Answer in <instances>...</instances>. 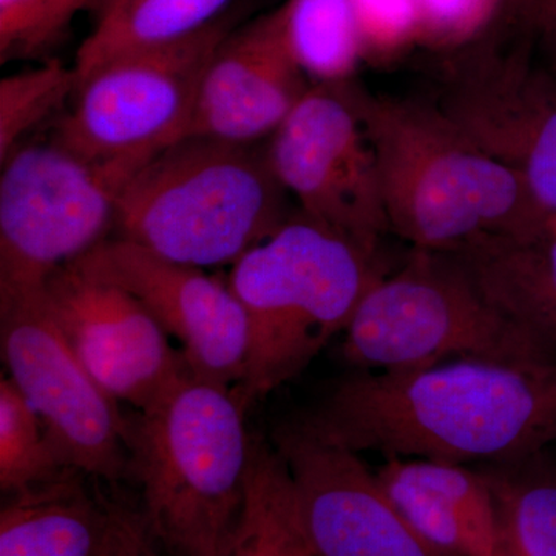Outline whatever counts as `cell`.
<instances>
[{
  "mask_svg": "<svg viewBox=\"0 0 556 556\" xmlns=\"http://www.w3.org/2000/svg\"><path fill=\"white\" fill-rule=\"evenodd\" d=\"M79 470L7 495L0 510V556H97L104 503Z\"/></svg>",
  "mask_w": 556,
  "mask_h": 556,
  "instance_id": "e0dca14e",
  "label": "cell"
},
{
  "mask_svg": "<svg viewBox=\"0 0 556 556\" xmlns=\"http://www.w3.org/2000/svg\"><path fill=\"white\" fill-rule=\"evenodd\" d=\"M287 197L268 149L185 137L127 182L113 237L197 268L233 265L291 217Z\"/></svg>",
  "mask_w": 556,
  "mask_h": 556,
  "instance_id": "5b68a950",
  "label": "cell"
},
{
  "mask_svg": "<svg viewBox=\"0 0 556 556\" xmlns=\"http://www.w3.org/2000/svg\"><path fill=\"white\" fill-rule=\"evenodd\" d=\"M274 444L317 556H445L405 521L358 453L321 441L294 420L278 428Z\"/></svg>",
  "mask_w": 556,
  "mask_h": 556,
  "instance_id": "5bb4252c",
  "label": "cell"
},
{
  "mask_svg": "<svg viewBox=\"0 0 556 556\" xmlns=\"http://www.w3.org/2000/svg\"><path fill=\"white\" fill-rule=\"evenodd\" d=\"M62 466L35 409L10 378L0 380V489L7 495L61 477ZM75 470V468H73Z\"/></svg>",
  "mask_w": 556,
  "mask_h": 556,
  "instance_id": "603a6c76",
  "label": "cell"
},
{
  "mask_svg": "<svg viewBox=\"0 0 556 556\" xmlns=\"http://www.w3.org/2000/svg\"><path fill=\"white\" fill-rule=\"evenodd\" d=\"M104 522L97 556H169L150 532L139 506L102 493Z\"/></svg>",
  "mask_w": 556,
  "mask_h": 556,
  "instance_id": "83f0119b",
  "label": "cell"
},
{
  "mask_svg": "<svg viewBox=\"0 0 556 556\" xmlns=\"http://www.w3.org/2000/svg\"><path fill=\"white\" fill-rule=\"evenodd\" d=\"M517 7L530 30L541 35L556 24V0H517Z\"/></svg>",
  "mask_w": 556,
  "mask_h": 556,
  "instance_id": "f1b7e54d",
  "label": "cell"
},
{
  "mask_svg": "<svg viewBox=\"0 0 556 556\" xmlns=\"http://www.w3.org/2000/svg\"><path fill=\"white\" fill-rule=\"evenodd\" d=\"M294 422L358 455L517 463L556 444V357L354 371Z\"/></svg>",
  "mask_w": 556,
  "mask_h": 556,
  "instance_id": "6da1fadb",
  "label": "cell"
},
{
  "mask_svg": "<svg viewBox=\"0 0 556 556\" xmlns=\"http://www.w3.org/2000/svg\"><path fill=\"white\" fill-rule=\"evenodd\" d=\"M75 68L50 61L0 80V163L76 91Z\"/></svg>",
  "mask_w": 556,
  "mask_h": 556,
  "instance_id": "cb8c5ba5",
  "label": "cell"
},
{
  "mask_svg": "<svg viewBox=\"0 0 556 556\" xmlns=\"http://www.w3.org/2000/svg\"><path fill=\"white\" fill-rule=\"evenodd\" d=\"M434 105L556 219V75L547 65L526 50L475 54L450 68Z\"/></svg>",
  "mask_w": 556,
  "mask_h": 556,
  "instance_id": "8fae6325",
  "label": "cell"
},
{
  "mask_svg": "<svg viewBox=\"0 0 556 556\" xmlns=\"http://www.w3.org/2000/svg\"><path fill=\"white\" fill-rule=\"evenodd\" d=\"M233 28L222 16L177 42L104 62L79 80L54 139L91 160L144 166L188 137L201 79Z\"/></svg>",
  "mask_w": 556,
  "mask_h": 556,
  "instance_id": "ba28073f",
  "label": "cell"
},
{
  "mask_svg": "<svg viewBox=\"0 0 556 556\" xmlns=\"http://www.w3.org/2000/svg\"><path fill=\"white\" fill-rule=\"evenodd\" d=\"M43 292L76 356L118 404L142 412L192 376L169 336L124 289L70 263Z\"/></svg>",
  "mask_w": 556,
  "mask_h": 556,
  "instance_id": "4fadbf2b",
  "label": "cell"
},
{
  "mask_svg": "<svg viewBox=\"0 0 556 556\" xmlns=\"http://www.w3.org/2000/svg\"><path fill=\"white\" fill-rule=\"evenodd\" d=\"M364 56L388 54L419 39L416 0H353Z\"/></svg>",
  "mask_w": 556,
  "mask_h": 556,
  "instance_id": "4316f807",
  "label": "cell"
},
{
  "mask_svg": "<svg viewBox=\"0 0 556 556\" xmlns=\"http://www.w3.org/2000/svg\"><path fill=\"white\" fill-rule=\"evenodd\" d=\"M266 149L299 212L379 252L391 230L361 87L351 80L314 84Z\"/></svg>",
  "mask_w": 556,
  "mask_h": 556,
  "instance_id": "30bf717a",
  "label": "cell"
},
{
  "mask_svg": "<svg viewBox=\"0 0 556 556\" xmlns=\"http://www.w3.org/2000/svg\"><path fill=\"white\" fill-rule=\"evenodd\" d=\"M342 357L356 371H404L459 357H556V350L497 308L455 252L412 249L365 292Z\"/></svg>",
  "mask_w": 556,
  "mask_h": 556,
  "instance_id": "8992f818",
  "label": "cell"
},
{
  "mask_svg": "<svg viewBox=\"0 0 556 556\" xmlns=\"http://www.w3.org/2000/svg\"><path fill=\"white\" fill-rule=\"evenodd\" d=\"M232 0H123L98 17L76 54V80L113 58L166 46L225 16ZM78 86V84H76Z\"/></svg>",
  "mask_w": 556,
  "mask_h": 556,
  "instance_id": "d6986e66",
  "label": "cell"
},
{
  "mask_svg": "<svg viewBox=\"0 0 556 556\" xmlns=\"http://www.w3.org/2000/svg\"><path fill=\"white\" fill-rule=\"evenodd\" d=\"M98 2H100V0H98ZM97 5H98V3H97Z\"/></svg>",
  "mask_w": 556,
  "mask_h": 556,
  "instance_id": "836d02e7",
  "label": "cell"
},
{
  "mask_svg": "<svg viewBox=\"0 0 556 556\" xmlns=\"http://www.w3.org/2000/svg\"><path fill=\"white\" fill-rule=\"evenodd\" d=\"M362 110L388 225L413 249L459 252L546 225L521 177L479 149L437 105L362 90Z\"/></svg>",
  "mask_w": 556,
  "mask_h": 556,
  "instance_id": "7a4b0ae2",
  "label": "cell"
},
{
  "mask_svg": "<svg viewBox=\"0 0 556 556\" xmlns=\"http://www.w3.org/2000/svg\"><path fill=\"white\" fill-rule=\"evenodd\" d=\"M497 556H511V555H510V554H508V552L506 551V547H504V551H503V552H501V554H500V555H497Z\"/></svg>",
  "mask_w": 556,
  "mask_h": 556,
  "instance_id": "1f68e13d",
  "label": "cell"
},
{
  "mask_svg": "<svg viewBox=\"0 0 556 556\" xmlns=\"http://www.w3.org/2000/svg\"><path fill=\"white\" fill-rule=\"evenodd\" d=\"M0 345L62 466L110 485L130 477L129 419L70 346L43 288L0 295Z\"/></svg>",
  "mask_w": 556,
  "mask_h": 556,
  "instance_id": "9c48e42d",
  "label": "cell"
},
{
  "mask_svg": "<svg viewBox=\"0 0 556 556\" xmlns=\"http://www.w3.org/2000/svg\"><path fill=\"white\" fill-rule=\"evenodd\" d=\"M244 415L230 388L188 376L130 417L139 508L169 556H228L254 445Z\"/></svg>",
  "mask_w": 556,
  "mask_h": 556,
  "instance_id": "3957f363",
  "label": "cell"
},
{
  "mask_svg": "<svg viewBox=\"0 0 556 556\" xmlns=\"http://www.w3.org/2000/svg\"><path fill=\"white\" fill-rule=\"evenodd\" d=\"M0 164V295L42 289L109 239L121 193L142 167L91 160L54 138Z\"/></svg>",
  "mask_w": 556,
  "mask_h": 556,
  "instance_id": "52a82bcc",
  "label": "cell"
},
{
  "mask_svg": "<svg viewBox=\"0 0 556 556\" xmlns=\"http://www.w3.org/2000/svg\"><path fill=\"white\" fill-rule=\"evenodd\" d=\"M314 86L289 49L280 11L236 27L208 62L188 137L270 138Z\"/></svg>",
  "mask_w": 556,
  "mask_h": 556,
  "instance_id": "9a60e30c",
  "label": "cell"
},
{
  "mask_svg": "<svg viewBox=\"0 0 556 556\" xmlns=\"http://www.w3.org/2000/svg\"><path fill=\"white\" fill-rule=\"evenodd\" d=\"M543 455L481 468L511 556H556V467Z\"/></svg>",
  "mask_w": 556,
  "mask_h": 556,
  "instance_id": "44dd1931",
  "label": "cell"
},
{
  "mask_svg": "<svg viewBox=\"0 0 556 556\" xmlns=\"http://www.w3.org/2000/svg\"><path fill=\"white\" fill-rule=\"evenodd\" d=\"M504 0H417L419 39L430 46L457 47L484 30Z\"/></svg>",
  "mask_w": 556,
  "mask_h": 556,
  "instance_id": "484cf974",
  "label": "cell"
},
{
  "mask_svg": "<svg viewBox=\"0 0 556 556\" xmlns=\"http://www.w3.org/2000/svg\"><path fill=\"white\" fill-rule=\"evenodd\" d=\"M89 0H0V61L51 46Z\"/></svg>",
  "mask_w": 556,
  "mask_h": 556,
  "instance_id": "d4e9b609",
  "label": "cell"
},
{
  "mask_svg": "<svg viewBox=\"0 0 556 556\" xmlns=\"http://www.w3.org/2000/svg\"><path fill=\"white\" fill-rule=\"evenodd\" d=\"M228 556H317L287 464L276 447L254 439L247 500Z\"/></svg>",
  "mask_w": 556,
  "mask_h": 556,
  "instance_id": "ffe728a7",
  "label": "cell"
},
{
  "mask_svg": "<svg viewBox=\"0 0 556 556\" xmlns=\"http://www.w3.org/2000/svg\"><path fill=\"white\" fill-rule=\"evenodd\" d=\"M386 273L379 252L302 212L233 263L228 285L248 320L247 368L232 390L241 407L308 367Z\"/></svg>",
  "mask_w": 556,
  "mask_h": 556,
  "instance_id": "277c9868",
  "label": "cell"
},
{
  "mask_svg": "<svg viewBox=\"0 0 556 556\" xmlns=\"http://www.w3.org/2000/svg\"><path fill=\"white\" fill-rule=\"evenodd\" d=\"M119 2H123V0H100L97 5L98 13H104V11L112 9V7L118 5Z\"/></svg>",
  "mask_w": 556,
  "mask_h": 556,
  "instance_id": "4dcf8cb0",
  "label": "cell"
},
{
  "mask_svg": "<svg viewBox=\"0 0 556 556\" xmlns=\"http://www.w3.org/2000/svg\"><path fill=\"white\" fill-rule=\"evenodd\" d=\"M375 471L405 521L441 554L497 556L504 551L495 496L481 470L391 457Z\"/></svg>",
  "mask_w": 556,
  "mask_h": 556,
  "instance_id": "2e32d148",
  "label": "cell"
},
{
  "mask_svg": "<svg viewBox=\"0 0 556 556\" xmlns=\"http://www.w3.org/2000/svg\"><path fill=\"white\" fill-rule=\"evenodd\" d=\"M89 2H90V3H91V2H93V3H94V5H97L98 0H89Z\"/></svg>",
  "mask_w": 556,
  "mask_h": 556,
  "instance_id": "d6a6232c",
  "label": "cell"
},
{
  "mask_svg": "<svg viewBox=\"0 0 556 556\" xmlns=\"http://www.w3.org/2000/svg\"><path fill=\"white\" fill-rule=\"evenodd\" d=\"M489 299L556 350V219L519 237H496L455 252Z\"/></svg>",
  "mask_w": 556,
  "mask_h": 556,
  "instance_id": "ac0fdd59",
  "label": "cell"
},
{
  "mask_svg": "<svg viewBox=\"0 0 556 556\" xmlns=\"http://www.w3.org/2000/svg\"><path fill=\"white\" fill-rule=\"evenodd\" d=\"M278 11L289 49L314 84L351 80L365 58L353 0H287Z\"/></svg>",
  "mask_w": 556,
  "mask_h": 556,
  "instance_id": "7402d4cb",
  "label": "cell"
},
{
  "mask_svg": "<svg viewBox=\"0 0 556 556\" xmlns=\"http://www.w3.org/2000/svg\"><path fill=\"white\" fill-rule=\"evenodd\" d=\"M541 36H543L544 42H546V65L556 75V24L552 25L548 30L541 33Z\"/></svg>",
  "mask_w": 556,
  "mask_h": 556,
  "instance_id": "f546056e",
  "label": "cell"
},
{
  "mask_svg": "<svg viewBox=\"0 0 556 556\" xmlns=\"http://www.w3.org/2000/svg\"><path fill=\"white\" fill-rule=\"evenodd\" d=\"M144 306L179 351L193 378L233 390L244 376L248 320L228 280L109 237L73 262Z\"/></svg>",
  "mask_w": 556,
  "mask_h": 556,
  "instance_id": "7c38bea8",
  "label": "cell"
}]
</instances>
